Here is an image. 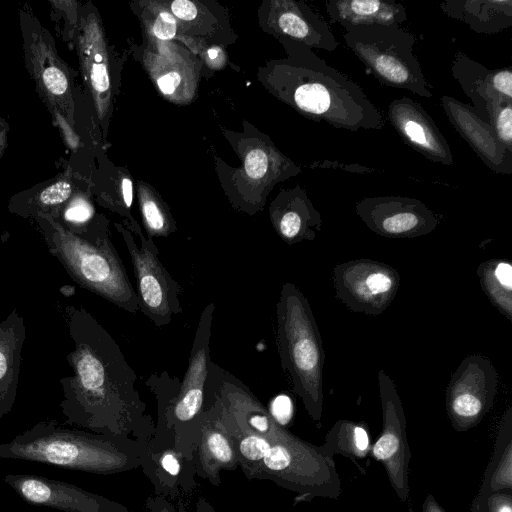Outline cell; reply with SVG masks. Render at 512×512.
<instances>
[{
	"mask_svg": "<svg viewBox=\"0 0 512 512\" xmlns=\"http://www.w3.org/2000/svg\"><path fill=\"white\" fill-rule=\"evenodd\" d=\"M274 227L280 238L289 245L312 241L322 229V218L303 191L274 214Z\"/></svg>",
	"mask_w": 512,
	"mask_h": 512,
	"instance_id": "cb8c5ba5",
	"label": "cell"
},
{
	"mask_svg": "<svg viewBox=\"0 0 512 512\" xmlns=\"http://www.w3.org/2000/svg\"><path fill=\"white\" fill-rule=\"evenodd\" d=\"M140 468L152 483L155 493L177 500L197 487L193 459L185 457L173 443H145Z\"/></svg>",
	"mask_w": 512,
	"mask_h": 512,
	"instance_id": "e0dca14e",
	"label": "cell"
},
{
	"mask_svg": "<svg viewBox=\"0 0 512 512\" xmlns=\"http://www.w3.org/2000/svg\"><path fill=\"white\" fill-rule=\"evenodd\" d=\"M440 8L480 34H496L512 26L511 0H446Z\"/></svg>",
	"mask_w": 512,
	"mask_h": 512,
	"instance_id": "7402d4cb",
	"label": "cell"
},
{
	"mask_svg": "<svg viewBox=\"0 0 512 512\" xmlns=\"http://www.w3.org/2000/svg\"><path fill=\"white\" fill-rule=\"evenodd\" d=\"M371 444L365 423L341 419L327 432L322 446L332 456L339 454L356 460L369 455Z\"/></svg>",
	"mask_w": 512,
	"mask_h": 512,
	"instance_id": "4316f807",
	"label": "cell"
},
{
	"mask_svg": "<svg viewBox=\"0 0 512 512\" xmlns=\"http://www.w3.org/2000/svg\"><path fill=\"white\" fill-rule=\"evenodd\" d=\"M346 46L388 87L431 98L432 93L413 51L416 39L400 25H369L346 28Z\"/></svg>",
	"mask_w": 512,
	"mask_h": 512,
	"instance_id": "ba28073f",
	"label": "cell"
},
{
	"mask_svg": "<svg viewBox=\"0 0 512 512\" xmlns=\"http://www.w3.org/2000/svg\"><path fill=\"white\" fill-rule=\"evenodd\" d=\"M409 512H413L412 508H409ZM422 512H446L445 509L437 502L432 494H427L422 503Z\"/></svg>",
	"mask_w": 512,
	"mask_h": 512,
	"instance_id": "f35d334b",
	"label": "cell"
},
{
	"mask_svg": "<svg viewBox=\"0 0 512 512\" xmlns=\"http://www.w3.org/2000/svg\"><path fill=\"white\" fill-rule=\"evenodd\" d=\"M141 213L148 236L166 237L174 231V224L166 211L148 193L140 198Z\"/></svg>",
	"mask_w": 512,
	"mask_h": 512,
	"instance_id": "f1b7e54d",
	"label": "cell"
},
{
	"mask_svg": "<svg viewBox=\"0 0 512 512\" xmlns=\"http://www.w3.org/2000/svg\"><path fill=\"white\" fill-rule=\"evenodd\" d=\"M379 396L383 425L371 444L372 458L381 462L397 497L406 502L409 496L411 451L406 434V418L394 381L384 370L378 372Z\"/></svg>",
	"mask_w": 512,
	"mask_h": 512,
	"instance_id": "7c38bea8",
	"label": "cell"
},
{
	"mask_svg": "<svg viewBox=\"0 0 512 512\" xmlns=\"http://www.w3.org/2000/svg\"><path fill=\"white\" fill-rule=\"evenodd\" d=\"M333 284L337 299L350 311L379 316L394 300L400 274L386 263L361 258L336 265Z\"/></svg>",
	"mask_w": 512,
	"mask_h": 512,
	"instance_id": "8fae6325",
	"label": "cell"
},
{
	"mask_svg": "<svg viewBox=\"0 0 512 512\" xmlns=\"http://www.w3.org/2000/svg\"><path fill=\"white\" fill-rule=\"evenodd\" d=\"M25 339L24 317L14 308L0 322V418L11 412L16 401Z\"/></svg>",
	"mask_w": 512,
	"mask_h": 512,
	"instance_id": "ffe728a7",
	"label": "cell"
},
{
	"mask_svg": "<svg viewBox=\"0 0 512 512\" xmlns=\"http://www.w3.org/2000/svg\"><path fill=\"white\" fill-rule=\"evenodd\" d=\"M214 403L232 436L238 467L248 480H268L297 493L301 499H337L341 480L334 456L281 427L269 436L247 433L227 419Z\"/></svg>",
	"mask_w": 512,
	"mask_h": 512,
	"instance_id": "7a4b0ae2",
	"label": "cell"
},
{
	"mask_svg": "<svg viewBox=\"0 0 512 512\" xmlns=\"http://www.w3.org/2000/svg\"><path fill=\"white\" fill-rule=\"evenodd\" d=\"M487 116L497 139L512 152V100L491 99L487 104Z\"/></svg>",
	"mask_w": 512,
	"mask_h": 512,
	"instance_id": "83f0119b",
	"label": "cell"
},
{
	"mask_svg": "<svg viewBox=\"0 0 512 512\" xmlns=\"http://www.w3.org/2000/svg\"><path fill=\"white\" fill-rule=\"evenodd\" d=\"M451 72L463 92L471 100L478 116L488 123L487 104L493 98L512 100V69L510 66L488 69L465 53L454 54Z\"/></svg>",
	"mask_w": 512,
	"mask_h": 512,
	"instance_id": "d6986e66",
	"label": "cell"
},
{
	"mask_svg": "<svg viewBox=\"0 0 512 512\" xmlns=\"http://www.w3.org/2000/svg\"><path fill=\"white\" fill-rule=\"evenodd\" d=\"M272 417L282 426L286 423L292 415V406L289 398L280 397L277 399L274 412H270Z\"/></svg>",
	"mask_w": 512,
	"mask_h": 512,
	"instance_id": "8d00e7d4",
	"label": "cell"
},
{
	"mask_svg": "<svg viewBox=\"0 0 512 512\" xmlns=\"http://www.w3.org/2000/svg\"><path fill=\"white\" fill-rule=\"evenodd\" d=\"M512 492V407L502 415L478 493Z\"/></svg>",
	"mask_w": 512,
	"mask_h": 512,
	"instance_id": "d4e9b609",
	"label": "cell"
},
{
	"mask_svg": "<svg viewBox=\"0 0 512 512\" xmlns=\"http://www.w3.org/2000/svg\"><path fill=\"white\" fill-rule=\"evenodd\" d=\"M74 349L72 375L59 380L65 423L110 436L149 441L155 422L135 384L137 377L112 335L82 305L65 307Z\"/></svg>",
	"mask_w": 512,
	"mask_h": 512,
	"instance_id": "6da1fadb",
	"label": "cell"
},
{
	"mask_svg": "<svg viewBox=\"0 0 512 512\" xmlns=\"http://www.w3.org/2000/svg\"><path fill=\"white\" fill-rule=\"evenodd\" d=\"M214 311L215 304L210 302L201 312L182 381L171 378L166 371L152 375L147 381L157 401V421L150 440L173 443L190 459L201 424L213 402L208 375Z\"/></svg>",
	"mask_w": 512,
	"mask_h": 512,
	"instance_id": "277c9868",
	"label": "cell"
},
{
	"mask_svg": "<svg viewBox=\"0 0 512 512\" xmlns=\"http://www.w3.org/2000/svg\"><path fill=\"white\" fill-rule=\"evenodd\" d=\"M171 9L174 15L182 20L190 21L197 16V8L195 4L188 0L173 1Z\"/></svg>",
	"mask_w": 512,
	"mask_h": 512,
	"instance_id": "e575fe53",
	"label": "cell"
},
{
	"mask_svg": "<svg viewBox=\"0 0 512 512\" xmlns=\"http://www.w3.org/2000/svg\"><path fill=\"white\" fill-rule=\"evenodd\" d=\"M145 505L150 512H179L170 500L158 495L148 497Z\"/></svg>",
	"mask_w": 512,
	"mask_h": 512,
	"instance_id": "74e56055",
	"label": "cell"
},
{
	"mask_svg": "<svg viewBox=\"0 0 512 512\" xmlns=\"http://www.w3.org/2000/svg\"><path fill=\"white\" fill-rule=\"evenodd\" d=\"M41 78L44 87L52 96H62L68 90V80L64 72L56 65L45 68Z\"/></svg>",
	"mask_w": 512,
	"mask_h": 512,
	"instance_id": "1f68e13d",
	"label": "cell"
},
{
	"mask_svg": "<svg viewBox=\"0 0 512 512\" xmlns=\"http://www.w3.org/2000/svg\"><path fill=\"white\" fill-rule=\"evenodd\" d=\"M298 42V41H297ZM298 61L289 85L291 104L314 121L349 131L381 130L385 119L362 88L298 42Z\"/></svg>",
	"mask_w": 512,
	"mask_h": 512,
	"instance_id": "8992f818",
	"label": "cell"
},
{
	"mask_svg": "<svg viewBox=\"0 0 512 512\" xmlns=\"http://www.w3.org/2000/svg\"><path fill=\"white\" fill-rule=\"evenodd\" d=\"M81 47L85 77L93 94L98 115L102 118L109 106L110 77L105 44L98 25H87Z\"/></svg>",
	"mask_w": 512,
	"mask_h": 512,
	"instance_id": "603a6c76",
	"label": "cell"
},
{
	"mask_svg": "<svg viewBox=\"0 0 512 512\" xmlns=\"http://www.w3.org/2000/svg\"><path fill=\"white\" fill-rule=\"evenodd\" d=\"M441 106L449 122L480 160L494 173L512 174V152L496 137L491 126L482 120L471 105L444 95Z\"/></svg>",
	"mask_w": 512,
	"mask_h": 512,
	"instance_id": "2e32d148",
	"label": "cell"
},
{
	"mask_svg": "<svg viewBox=\"0 0 512 512\" xmlns=\"http://www.w3.org/2000/svg\"><path fill=\"white\" fill-rule=\"evenodd\" d=\"M324 167H330V168L341 167V169H344V170H347L350 172H355V173H369V172L374 171L373 169H369L367 167L356 165V164L344 165V164H339V163L333 162V161H324Z\"/></svg>",
	"mask_w": 512,
	"mask_h": 512,
	"instance_id": "ab89813d",
	"label": "cell"
},
{
	"mask_svg": "<svg viewBox=\"0 0 512 512\" xmlns=\"http://www.w3.org/2000/svg\"><path fill=\"white\" fill-rule=\"evenodd\" d=\"M276 341L282 369L310 418L319 426L323 412L322 338L311 306L301 290L283 283L276 304Z\"/></svg>",
	"mask_w": 512,
	"mask_h": 512,
	"instance_id": "52a82bcc",
	"label": "cell"
},
{
	"mask_svg": "<svg viewBox=\"0 0 512 512\" xmlns=\"http://www.w3.org/2000/svg\"><path fill=\"white\" fill-rule=\"evenodd\" d=\"M92 214V207L86 201L76 199L63 211L62 219L67 223L63 226L73 233H80L86 228Z\"/></svg>",
	"mask_w": 512,
	"mask_h": 512,
	"instance_id": "4dcf8cb0",
	"label": "cell"
},
{
	"mask_svg": "<svg viewBox=\"0 0 512 512\" xmlns=\"http://www.w3.org/2000/svg\"><path fill=\"white\" fill-rule=\"evenodd\" d=\"M471 512H512V492L478 493Z\"/></svg>",
	"mask_w": 512,
	"mask_h": 512,
	"instance_id": "f546056e",
	"label": "cell"
},
{
	"mask_svg": "<svg viewBox=\"0 0 512 512\" xmlns=\"http://www.w3.org/2000/svg\"><path fill=\"white\" fill-rule=\"evenodd\" d=\"M119 231L135 273L139 310L158 327L170 324L176 315L182 313L180 283L162 264L152 238H146L141 230L138 231L139 246L127 229L119 227Z\"/></svg>",
	"mask_w": 512,
	"mask_h": 512,
	"instance_id": "9c48e42d",
	"label": "cell"
},
{
	"mask_svg": "<svg viewBox=\"0 0 512 512\" xmlns=\"http://www.w3.org/2000/svg\"><path fill=\"white\" fill-rule=\"evenodd\" d=\"M145 443L44 420L0 444V458L111 475L140 468Z\"/></svg>",
	"mask_w": 512,
	"mask_h": 512,
	"instance_id": "3957f363",
	"label": "cell"
},
{
	"mask_svg": "<svg viewBox=\"0 0 512 512\" xmlns=\"http://www.w3.org/2000/svg\"><path fill=\"white\" fill-rule=\"evenodd\" d=\"M122 197L126 207L129 208L133 200V188L132 182L128 178L122 180Z\"/></svg>",
	"mask_w": 512,
	"mask_h": 512,
	"instance_id": "60d3db41",
	"label": "cell"
},
{
	"mask_svg": "<svg viewBox=\"0 0 512 512\" xmlns=\"http://www.w3.org/2000/svg\"><path fill=\"white\" fill-rule=\"evenodd\" d=\"M387 119L402 140L426 159L446 166L454 163L449 143L420 103L408 97L394 99Z\"/></svg>",
	"mask_w": 512,
	"mask_h": 512,
	"instance_id": "9a60e30c",
	"label": "cell"
},
{
	"mask_svg": "<svg viewBox=\"0 0 512 512\" xmlns=\"http://www.w3.org/2000/svg\"><path fill=\"white\" fill-rule=\"evenodd\" d=\"M182 77L177 71H170L157 80L160 91L165 95H171L181 83Z\"/></svg>",
	"mask_w": 512,
	"mask_h": 512,
	"instance_id": "d590c367",
	"label": "cell"
},
{
	"mask_svg": "<svg viewBox=\"0 0 512 512\" xmlns=\"http://www.w3.org/2000/svg\"><path fill=\"white\" fill-rule=\"evenodd\" d=\"M193 461L196 475L215 487L221 485L223 471L238 468L232 436L224 425L214 400L201 424L194 446Z\"/></svg>",
	"mask_w": 512,
	"mask_h": 512,
	"instance_id": "ac0fdd59",
	"label": "cell"
},
{
	"mask_svg": "<svg viewBox=\"0 0 512 512\" xmlns=\"http://www.w3.org/2000/svg\"><path fill=\"white\" fill-rule=\"evenodd\" d=\"M326 12L331 24L344 29L369 25H401L408 19L404 5L385 0H328Z\"/></svg>",
	"mask_w": 512,
	"mask_h": 512,
	"instance_id": "44dd1931",
	"label": "cell"
},
{
	"mask_svg": "<svg viewBox=\"0 0 512 512\" xmlns=\"http://www.w3.org/2000/svg\"><path fill=\"white\" fill-rule=\"evenodd\" d=\"M194 512H217L215 508L204 498H198Z\"/></svg>",
	"mask_w": 512,
	"mask_h": 512,
	"instance_id": "b9f144b4",
	"label": "cell"
},
{
	"mask_svg": "<svg viewBox=\"0 0 512 512\" xmlns=\"http://www.w3.org/2000/svg\"><path fill=\"white\" fill-rule=\"evenodd\" d=\"M3 481L25 502L64 512H130L116 501L57 479L7 474Z\"/></svg>",
	"mask_w": 512,
	"mask_h": 512,
	"instance_id": "5bb4252c",
	"label": "cell"
},
{
	"mask_svg": "<svg viewBox=\"0 0 512 512\" xmlns=\"http://www.w3.org/2000/svg\"><path fill=\"white\" fill-rule=\"evenodd\" d=\"M355 212L372 232L393 239L427 235L440 223L421 200L404 196L365 197L355 204Z\"/></svg>",
	"mask_w": 512,
	"mask_h": 512,
	"instance_id": "4fadbf2b",
	"label": "cell"
},
{
	"mask_svg": "<svg viewBox=\"0 0 512 512\" xmlns=\"http://www.w3.org/2000/svg\"><path fill=\"white\" fill-rule=\"evenodd\" d=\"M498 372L493 363L481 354L462 360L446 388L445 406L453 429L466 432L477 426L493 406Z\"/></svg>",
	"mask_w": 512,
	"mask_h": 512,
	"instance_id": "30bf717a",
	"label": "cell"
},
{
	"mask_svg": "<svg viewBox=\"0 0 512 512\" xmlns=\"http://www.w3.org/2000/svg\"><path fill=\"white\" fill-rule=\"evenodd\" d=\"M176 21L168 12H161L153 25L155 36L161 40H169L176 34Z\"/></svg>",
	"mask_w": 512,
	"mask_h": 512,
	"instance_id": "836d02e7",
	"label": "cell"
},
{
	"mask_svg": "<svg viewBox=\"0 0 512 512\" xmlns=\"http://www.w3.org/2000/svg\"><path fill=\"white\" fill-rule=\"evenodd\" d=\"M268 169V157L260 149H253L245 158V171L252 179L262 178Z\"/></svg>",
	"mask_w": 512,
	"mask_h": 512,
	"instance_id": "d6a6232c",
	"label": "cell"
},
{
	"mask_svg": "<svg viewBox=\"0 0 512 512\" xmlns=\"http://www.w3.org/2000/svg\"><path fill=\"white\" fill-rule=\"evenodd\" d=\"M34 217L48 252L75 283L128 313L139 311L136 290L104 230L73 233L50 215Z\"/></svg>",
	"mask_w": 512,
	"mask_h": 512,
	"instance_id": "5b68a950",
	"label": "cell"
},
{
	"mask_svg": "<svg viewBox=\"0 0 512 512\" xmlns=\"http://www.w3.org/2000/svg\"><path fill=\"white\" fill-rule=\"evenodd\" d=\"M480 286L491 304L512 321V265L506 259H490L477 268Z\"/></svg>",
	"mask_w": 512,
	"mask_h": 512,
	"instance_id": "484cf974",
	"label": "cell"
}]
</instances>
